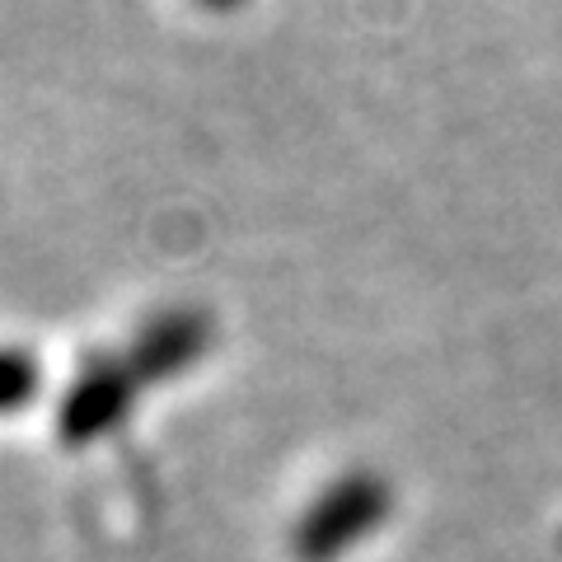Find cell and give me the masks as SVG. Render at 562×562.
I'll use <instances>...</instances> for the list:
<instances>
[{"label": "cell", "mask_w": 562, "mask_h": 562, "mask_svg": "<svg viewBox=\"0 0 562 562\" xmlns=\"http://www.w3.org/2000/svg\"><path fill=\"white\" fill-rule=\"evenodd\" d=\"M122 403H127V380L117 371H90L61 403V431L70 441L99 436L109 422H117Z\"/></svg>", "instance_id": "cell-1"}, {"label": "cell", "mask_w": 562, "mask_h": 562, "mask_svg": "<svg viewBox=\"0 0 562 562\" xmlns=\"http://www.w3.org/2000/svg\"><path fill=\"white\" fill-rule=\"evenodd\" d=\"M33 390H38V366H33L24 351L0 347V413L24 408Z\"/></svg>", "instance_id": "cell-2"}]
</instances>
